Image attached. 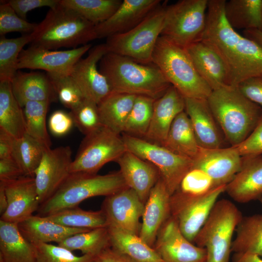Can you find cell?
<instances>
[{
  "instance_id": "1",
  "label": "cell",
  "mask_w": 262,
  "mask_h": 262,
  "mask_svg": "<svg viewBox=\"0 0 262 262\" xmlns=\"http://www.w3.org/2000/svg\"><path fill=\"white\" fill-rule=\"evenodd\" d=\"M225 0H208L206 28L202 37L221 56L229 75V84L262 76V47L232 28L224 14Z\"/></svg>"
},
{
  "instance_id": "2",
  "label": "cell",
  "mask_w": 262,
  "mask_h": 262,
  "mask_svg": "<svg viewBox=\"0 0 262 262\" xmlns=\"http://www.w3.org/2000/svg\"><path fill=\"white\" fill-rule=\"evenodd\" d=\"M99 70L107 78L113 92L156 99L171 85L154 64H142L112 52L101 58Z\"/></svg>"
},
{
  "instance_id": "3",
  "label": "cell",
  "mask_w": 262,
  "mask_h": 262,
  "mask_svg": "<svg viewBox=\"0 0 262 262\" xmlns=\"http://www.w3.org/2000/svg\"><path fill=\"white\" fill-rule=\"evenodd\" d=\"M207 100L226 141L232 147L250 134L262 114V108L244 96L237 86L226 85L213 90Z\"/></svg>"
},
{
  "instance_id": "4",
  "label": "cell",
  "mask_w": 262,
  "mask_h": 262,
  "mask_svg": "<svg viewBox=\"0 0 262 262\" xmlns=\"http://www.w3.org/2000/svg\"><path fill=\"white\" fill-rule=\"evenodd\" d=\"M95 25L60 3L49 8L31 35V45L50 50L77 48L96 39Z\"/></svg>"
},
{
  "instance_id": "5",
  "label": "cell",
  "mask_w": 262,
  "mask_h": 262,
  "mask_svg": "<svg viewBox=\"0 0 262 262\" xmlns=\"http://www.w3.org/2000/svg\"><path fill=\"white\" fill-rule=\"evenodd\" d=\"M128 187L120 171L103 175L70 173L56 192L40 206L37 215L46 216L78 206L87 198L100 196L106 197Z\"/></svg>"
},
{
  "instance_id": "6",
  "label": "cell",
  "mask_w": 262,
  "mask_h": 262,
  "mask_svg": "<svg viewBox=\"0 0 262 262\" xmlns=\"http://www.w3.org/2000/svg\"><path fill=\"white\" fill-rule=\"evenodd\" d=\"M152 64L185 98L207 99L212 89L197 72L185 48L160 36Z\"/></svg>"
},
{
  "instance_id": "7",
  "label": "cell",
  "mask_w": 262,
  "mask_h": 262,
  "mask_svg": "<svg viewBox=\"0 0 262 262\" xmlns=\"http://www.w3.org/2000/svg\"><path fill=\"white\" fill-rule=\"evenodd\" d=\"M243 217L232 202L217 201L194 241L206 249V262H229L233 234Z\"/></svg>"
},
{
  "instance_id": "8",
  "label": "cell",
  "mask_w": 262,
  "mask_h": 262,
  "mask_svg": "<svg viewBox=\"0 0 262 262\" xmlns=\"http://www.w3.org/2000/svg\"><path fill=\"white\" fill-rule=\"evenodd\" d=\"M166 4H160L131 30L106 38L108 51L139 63L152 64L153 52L163 27Z\"/></svg>"
},
{
  "instance_id": "9",
  "label": "cell",
  "mask_w": 262,
  "mask_h": 262,
  "mask_svg": "<svg viewBox=\"0 0 262 262\" xmlns=\"http://www.w3.org/2000/svg\"><path fill=\"white\" fill-rule=\"evenodd\" d=\"M208 0H180L166 5L160 36L181 47L201 40L207 18Z\"/></svg>"
},
{
  "instance_id": "10",
  "label": "cell",
  "mask_w": 262,
  "mask_h": 262,
  "mask_svg": "<svg viewBox=\"0 0 262 262\" xmlns=\"http://www.w3.org/2000/svg\"><path fill=\"white\" fill-rule=\"evenodd\" d=\"M126 150L122 136L102 125L85 135L70 172L97 174L106 164L116 162Z\"/></svg>"
},
{
  "instance_id": "11",
  "label": "cell",
  "mask_w": 262,
  "mask_h": 262,
  "mask_svg": "<svg viewBox=\"0 0 262 262\" xmlns=\"http://www.w3.org/2000/svg\"><path fill=\"white\" fill-rule=\"evenodd\" d=\"M127 150L148 162L158 169L171 196L193 167V160L178 155L164 147L122 133Z\"/></svg>"
},
{
  "instance_id": "12",
  "label": "cell",
  "mask_w": 262,
  "mask_h": 262,
  "mask_svg": "<svg viewBox=\"0 0 262 262\" xmlns=\"http://www.w3.org/2000/svg\"><path fill=\"white\" fill-rule=\"evenodd\" d=\"M72 161L69 146L45 150L34 177L40 205L52 196L67 178Z\"/></svg>"
},
{
  "instance_id": "13",
  "label": "cell",
  "mask_w": 262,
  "mask_h": 262,
  "mask_svg": "<svg viewBox=\"0 0 262 262\" xmlns=\"http://www.w3.org/2000/svg\"><path fill=\"white\" fill-rule=\"evenodd\" d=\"M92 48L91 44L65 50H50L31 45L23 49L17 69H40L47 73L68 75L75 64Z\"/></svg>"
},
{
  "instance_id": "14",
  "label": "cell",
  "mask_w": 262,
  "mask_h": 262,
  "mask_svg": "<svg viewBox=\"0 0 262 262\" xmlns=\"http://www.w3.org/2000/svg\"><path fill=\"white\" fill-rule=\"evenodd\" d=\"M88 52L85 58L75 64L69 75L85 98L98 104L113 92L107 78L98 67V63L108 51L104 43L91 48Z\"/></svg>"
},
{
  "instance_id": "15",
  "label": "cell",
  "mask_w": 262,
  "mask_h": 262,
  "mask_svg": "<svg viewBox=\"0 0 262 262\" xmlns=\"http://www.w3.org/2000/svg\"><path fill=\"white\" fill-rule=\"evenodd\" d=\"M144 207L137 194L128 187L106 196L101 210L106 217L107 227L139 235Z\"/></svg>"
},
{
  "instance_id": "16",
  "label": "cell",
  "mask_w": 262,
  "mask_h": 262,
  "mask_svg": "<svg viewBox=\"0 0 262 262\" xmlns=\"http://www.w3.org/2000/svg\"><path fill=\"white\" fill-rule=\"evenodd\" d=\"M154 246L165 262H206V249L187 239L171 215L159 230Z\"/></svg>"
},
{
  "instance_id": "17",
  "label": "cell",
  "mask_w": 262,
  "mask_h": 262,
  "mask_svg": "<svg viewBox=\"0 0 262 262\" xmlns=\"http://www.w3.org/2000/svg\"><path fill=\"white\" fill-rule=\"evenodd\" d=\"M192 168L203 171L215 186L227 185L240 170L243 157L235 147L204 148L199 147Z\"/></svg>"
},
{
  "instance_id": "18",
  "label": "cell",
  "mask_w": 262,
  "mask_h": 262,
  "mask_svg": "<svg viewBox=\"0 0 262 262\" xmlns=\"http://www.w3.org/2000/svg\"><path fill=\"white\" fill-rule=\"evenodd\" d=\"M0 183L4 187L8 200L7 209L0 220L18 224L38 211L40 204L34 177L24 176Z\"/></svg>"
},
{
  "instance_id": "19",
  "label": "cell",
  "mask_w": 262,
  "mask_h": 262,
  "mask_svg": "<svg viewBox=\"0 0 262 262\" xmlns=\"http://www.w3.org/2000/svg\"><path fill=\"white\" fill-rule=\"evenodd\" d=\"M161 3L160 0H122L108 19L95 26L97 38H107L131 30Z\"/></svg>"
},
{
  "instance_id": "20",
  "label": "cell",
  "mask_w": 262,
  "mask_h": 262,
  "mask_svg": "<svg viewBox=\"0 0 262 262\" xmlns=\"http://www.w3.org/2000/svg\"><path fill=\"white\" fill-rule=\"evenodd\" d=\"M185 99L184 111L190 119L199 147L204 148L224 147L226 140L207 99Z\"/></svg>"
},
{
  "instance_id": "21",
  "label": "cell",
  "mask_w": 262,
  "mask_h": 262,
  "mask_svg": "<svg viewBox=\"0 0 262 262\" xmlns=\"http://www.w3.org/2000/svg\"><path fill=\"white\" fill-rule=\"evenodd\" d=\"M185 98L171 85L159 98L155 100L150 124L144 138L162 145L176 117L185 110Z\"/></svg>"
},
{
  "instance_id": "22",
  "label": "cell",
  "mask_w": 262,
  "mask_h": 262,
  "mask_svg": "<svg viewBox=\"0 0 262 262\" xmlns=\"http://www.w3.org/2000/svg\"><path fill=\"white\" fill-rule=\"evenodd\" d=\"M171 195L161 177L151 189L145 204L139 236L153 247L158 232L171 215Z\"/></svg>"
},
{
  "instance_id": "23",
  "label": "cell",
  "mask_w": 262,
  "mask_h": 262,
  "mask_svg": "<svg viewBox=\"0 0 262 262\" xmlns=\"http://www.w3.org/2000/svg\"><path fill=\"white\" fill-rule=\"evenodd\" d=\"M185 49L197 72L212 90L229 85L227 66L210 46L201 40Z\"/></svg>"
},
{
  "instance_id": "24",
  "label": "cell",
  "mask_w": 262,
  "mask_h": 262,
  "mask_svg": "<svg viewBox=\"0 0 262 262\" xmlns=\"http://www.w3.org/2000/svg\"><path fill=\"white\" fill-rule=\"evenodd\" d=\"M115 162L128 187L134 191L145 204L160 177L157 168L128 150Z\"/></svg>"
},
{
  "instance_id": "25",
  "label": "cell",
  "mask_w": 262,
  "mask_h": 262,
  "mask_svg": "<svg viewBox=\"0 0 262 262\" xmlns=\"http://www.w3.org/2000/svg\"><path fill=\"white\" fill-rule=\"evenodd\" d=\"M243 157L240 170L226 186L234 201L246 203L262 196V155Z\"/></svg>"
},
{
  "instance_id": "26",
  "label": "cell",
  "mask_w": 262,
  "mask_h": 262,
  "mask_svg": "<svg viewBox=\"0 0 262 262\" xmlns=\"http://www.w3.org/2000/svg\"><path fill=\"white\" fill-rule=\"evenodd\" d=\"M226 186L221 185L213 188L202 197L182 207L172 216L177 219L182 234L191 242L194 243L218 197L226 191Z\"/></svg>"
},
{
  "instance_id": "27",
  "label": "cell",
  "mask_w": 262,
  "mask_h": 262,
  "mask_svg": "<svg viewBox=\"0 0 262 262\" xmlns=\"http://www.w3.org/2000/svg\"><path fill=\"white\" fill-rule=\"evenodd\" d=\"M11 84L13 93L22 108L29 101L51 103L58 99L54 87L47 73L18 70Z\"/></svg>"
},
{
  "instance_id": "28",
  "label": "cell",
  "mask_w": 262,
  "mask_h": 262,
  "mask_svg": "<svg viewBox=\"0 0 262 262\" xmlns=\"http://www.w3.org/2000/svg\"><path fill=\"white\" fill-rule=\"evenodd\" d=\"M18 227L22 235L32 244L55 242L58 244L70 236L91 230L66 227L37 215H33L19 223Z\"/></svg>"
},
{
  "instance_id": "29",
  "label": "cell",
  "mask_w": 262,
  "mask_h": 262,
  "mask_svg": "<svg viewBox=\"0 0 262 262\" xmlns=\"http://www.w3.org/2000/svg\"><path fill=\"white\" fill-rule=\"evenodd\" d=\"M0 262H36L33 246L22 235L18 224L0 220Z\"/></svg>"
},
{
  "instance_id": "30",
  "label": "cell",
  "mask_w": 262,
  "mask_h": 262,
  "mask_svg": "<svg viewBox=\"0 0 262 262\" xmlns=\"http://www.w3.org/2000/svg\"><path fill=\"white\" fill-rule=\"evenodd\" d=\"M216 187L205 172L192 168L170 196L171 215H175L182 207L202 197Z\"/></svg>"
},
{
  "instance_id": "31",
  "label": "cell",
  "mask_w": 262,
  "mask_h": 262,
  "mask_svg": "<svg viewBox=\"0 0 262 262\" xmlns=\"http://www.w3.org/2000/svg\"><path fill=\"white\" fill-rule=\"evenodd\" d=\"M137 96L112 92L102 99L98 104L102 125L117 134L123 133Z\"/></svg>"
},
{
  "instance_id": "32",
  "label": "cell",
  "mask_w": 262,
  "mask_h": 262,
  "mask_svg": "<svg viewBox=\"0 0 262 262\" xmlns=\"http://www.w3.org/2000/svg\"><path fill=\"white\" fill-rule=\"evenodd\" d=\"M111 246L135 262H165L139 235L107 227Z\"/></svg>"
},
{
  "instance_id": "33",
  "label": "cell",
  "mask_w": 262,
  "mask_h": 262,
  "mask_svg": "<svg viewBox=\"0 0 262 262\" xmlns=\"http://www.w3.org/2000/svg\"><path fill=\"white\" fill-rule=\"evenodd\" d=\"M162 146L178 155L192 160L196 156L199 147L185 111L176 117Z\"/></svg>"
},
{
  "instance_id": "34",
  "label": "cell",
  "mask_w": 262,
  "mask_h": 262,
  "mask_svg": "<svg viewBox=\"0 0 262 262\" xmlns=\"http://www.w3.org/2000/svg\"><path fill=\"white\" fill-rule=\"evenodd\" d=\"M0 129L18 139L26 133L23 108L15 97L11 82H0Z\"/></svg>"
},
{
  "instance_id": "35",
  "label": "cell",
  "mask_w": 262,
  "mask_h": 262,
  "mask_svg": "<svg viewBox=\"0 0 262 262\" xmlns=\"http://www.w3.org/2000/svg\"><path fill=\"white\" fill-rule=\"evenodd\" d=\"M229 25L236 29L262 31V0H230L224 5Z\"/></svg>"
},
{
  "instance_id": "36",
  "label": "cell",
  "mask_w": 262,
  "mask_h": 262,
  "mask_svg": "<svg viewBox=\"0 0 262 262\" xmlns=\"http://www.w3.org/2000/svg\"><path fill=\"white\" fill-rule=\"evenodd\" d=\"M236 231L231 251L255 254L262 258V214L243 217Z\"/></svg>"
},
{
  "instance_id": "37",
  "label": "cell",
  "mask_w": 262,
  "mask_h": 262,
  "mask_svg": "<svg viewBox=\"0 0 262 262\" xmlns=\"http://www.w3.org/2000/svg\"><path fill=\"white\" fill-rule=\"evenodd\" d=\"M57 245L70 251L80 250L83 255L94 257L111 247L107 227L96 228L70 236Z\"/></svg>"
},
{
  "instance_id": "38",
  "label": "cell",
  "mask_w": 262,
  "mask_h": 262,
  "mask_svg": "<svg viewBox=\"0 0 262 262\" xmlns=\"http://www.w3.org/2000/svg\"><path fill=\"white\" fill-rule=\"evenodd\" d=\"M43 217L69 228L92 229L108 226L106 217L101 209L98 211H85L77 206Z\"/></svg>"
},
{
  "instance_id": "39",
  "label": "cell",
  "mask_w": 262,
  "mask_h": 262,
  "mask_svg": "<svg viewBox=\"0 0 262 262\" xmlns=\"http://www.w3.org/2000/svg\"><path fill=\"white\" fill-rule=\"evenodd\" d=\"M122 0H60L70 8L95 25L108 19L118 8Z\"/></svg>"
},
{
  "instance_id": "40",
  "label": "cell",
  "mask_w": 262,
  "mask_h": 262,
  "mask_svg": "<svg viewBox=\"0 0 262 262\" xmlns=\"http://www.w3.org/2000/svg\"><path fill=\"white\" fill-rule=\"evenodd\" d=\"M46 149L26 133L21 137L15 139L12 158L25 176L34 177Z\"/></svg>"
},
{
  "instance_id": "41",
  "label": "cell",
  "mask_w": 262,
  "mask_h": 262,
  "mask_svg": "<svg viewBox=\"0 0 262 262\" xmlns=\"http://www.w3.org/2000/svg\"><path fill=\"white\" fill-rule=\"evenodd\" d=\"M31 34L7 38L0 37V82H11L18 71L17 65L20 53L24 47L31 43Z\"/></svg>"
},
{
  "instance_id": "42",
  "label": "cell",
  "mask_w": 262,
  "mask_h": 262,
  "mask_svg": "<svg viewBox=\"0 0 262 262\" xmlns=\"http://www.w3.org/2000/svg\"><path fill=\"white\" fill-rule=\"evenodd\" d=\"M50 103L48 101H29L22 108L26 133L47 149L50 148L51 145L46 122Z\"/></svg>"
},
{
  "instance_id": "43",
  "label": "cell",
  "mask_w": 262,
  "mask_h": 262,
  "mask_svg": "<svg viewBox=\"0 0 262 262\" xmlns=\"http://www.w3.org/2000/svg\"><path fill=\"white\" fill-rule=\"evenodd\" d=\"M155 99L137 96L127 119L123 133L144 138L149 129Z\"/></svg>"
},
{
  "instance_id": "44",
  "label": "cell",
  "mask_w": 262,
  "mask_h": 262,
  "mask_svg": "<svg viewBox=\"0 0 262 262\" xmlns=\"http://www.w3.org/2000/svg\"><path fill=\"white\" fill-rule=\"evenodd\" d=\"M36 262H96V257L83 255L78 256L72 251L59 245L34 243Z\"/></svg>"
},
{
  "instance_id": "45",
  "label": "cell",
  "mask_w": 262,
  "mask_h": 262,
  "mask_svg": "<svg viewBox=\"0 0 262 262\" xmlns=\"http://www.w3.org/2000/svg\"><path fill=\"white\" fill-rule=\"evenodd\" d=\"M47 74L54 87L58 99L66 108L71 110L85 99L81 90L69 74Z\"/></svg>"
},
{
  "instance_id": "46",
  "label": "cell",
  "mask_w": 262,
  "mask_h": 262,
  "mask_svg": "<svg viewBox=\"0 0 262 262\" xmlns=\"http://www.w3.org/2000/svg\"><path fill=\"white\" fill-rule=\"evenodd\" d=\"M74 124L85 135L102 126L98 104L85 98L69 113Z\"/></svg>"
},
{
  "instance_id": "47",
  "label": "cell",
  "mask_w": 262,
  "mask_h": 262,
  "mask_svg": "<svg viewBox=\"0 0 262 262\" xmlns=\"http://www.w3.org/2000/svg\"><path fill=\"white\" fill-rule=\"evenodd\" d=\"M0 4V35L5 36L11 32L23 34H32L37 24L30 23L20 17L6 0H1Z\"/></svg>"
},
{
  "instance_id": "48",
  "label": "cell",
  "mask_w": 262,
  "mask_h": 262,
  "mask_svg": "<svg viewBox=\"0 0 262 262\" xmlns=\"http://www.w3.org/2000/svg\"><path fill=\"white\" fill-rule=\"evenodd\" d=\"M234 147L242 157L262 154V114L250 134L243 142Z\"/></svg>"
},
{
  "instance_id": "49",
  "label": "cell",
  "mask_w": 262,
  "mask_h": 262,
  "mask_svg": "<svg viewBox=\"0 0 262 262\" xmlns=\"http://www.w3.org/2000/svg\"><path fill=\"white\" fill-rule=\"evenodd\" d=\"M60 0H6L17 15L26 20L28 12L34 9L48 7L52 8L59 4Z\"/></svg>"
},
{
  "instance_id": "50",
  "label": "cell",
  "mask_w": 262,
  "mask_h": 262,
  "mask_svg": "<svg viewBox=\"0 0 262 262\" xmlns=\"http://www.w3.org/2000/svg\"><path fill=\"white\" fill-rule=\"evenodd\" d=\"M73 124L74 122L70 114L62 110L54 112L49 121L50 131L56 136H61L67 133Z\"/></svg>"
},
{
  "instance_id": "51",
  "label": "cell",
  "mask_w": 262,
  "mask_h": 262,
  "mask_svg": "<svg viewBox=\"0 0 262 262\" xmlns=\"http://www.w3.org/2000/svg\"><path fill=\"white\" fill-rule=\"evenodd\" d=\"M237 87L247 98L262 107V76L246 79Z\"/></svg>"
},
{
  "instance_id": "52",
  "label": "cell",
  "mask_w": 262,
  "mask_h": 262,
  "mask_svg": "<svg viewBox=\"0 0 262 262\" xmlns=\"http://www.w3.org/2000/svg\"><path fill=\"white\" fill-rule=\"evenodd\" d=\"M24 176V172L13 158L0 159V181H11Z\"/></svg>"
},
{
  "instance_id": "53",
  "label": "cell",
  "mask_w": 262,
  "mask_h": 262,
  "mask_svg": "<svg viewBox=\"0 0 262 262\" xmlns=\"http://www.w3.org/2000/svg\"><path fill=\"white\" fill-rule=\"evenodd\" d=\"M96 262H135L128 256L109 247L96 257Z\"/></svg>"
},
{
  "instance_id": "54",
  "label": "cell",
  "mask_w": 262,
  "mask_h": 262,
  "mask_svg": "<svg viewBox=\"0 0 262 262\" xmlns=\"http://www.w3.org/2000/svg\"><path fill=\"white\" fill-rule=\"evenodd\" d=\"M15 139L10 134L0 129V159L13 158Z\"/></svg>"
},
{
  "instance_id": "55",
  "label": "cell",
  "mask_w": 262,
  "mask_h": 262,
  "mask_svg": "<svg viewBox=\"0 0 262 262\" xmlns=\"http://www.w3.org/2000/svg\"><path fill=\"white\" fill-rule=\"evenodd\" d=\"M232 262H262V258L251 254L234 253Z\"/></svg>"
},
{
  "instance_id": "56",
  "label": "cell",
  "mask_w": 262,
  "mask_h": 262,
  "mask_svg": "<svg viewBox=\"0 0 262 262\" xmlns=\"http://www.w3.org/2000/svg\"><path fill=\"white\" fill-rule=\"evenodd\" d=\"M243 35L258 43L262 47V31L251 29L243 31Z\"/></svg>"
},
{
  "instance_id": "57",
  "label": "cell",
  "mask_w": 262,
  "mask_h": 262,
  "mask_svg": "<svg viewBox=\"0 0 262 262\" xmlns=\"http://www.w3.org/2000/svg\"><path fill=\"white\" fill-rule=\"evenodd\" d=\"M8 207V200L3 185L0 183V214L2 215Z\"/></svg>"
},
{
  "instance_id": "58",
  "label": "cell",
  "mask_w": 262,
  "mask_h": 262,
  "mask_svg": "<svg viewBox=\"0 0 262 262\" xmlns=\"http://www.w3.org/2000/svg\"><path fill=\"white\" fill-rule=\"evenodd\" d=\"M259 200L260 201V202H261L262 204V196L261 197H260Z\"/></svg>"
}]
</instances>
